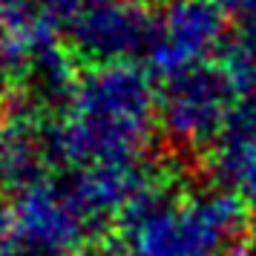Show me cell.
<instances>
[{"mask_svg": "<svg viewBox=\"0 0 256 256\" xmlns=\"http://www.w3.org/2000/svg\"><path fill=\"white\" fill-rule=\"evenodd\" d=\"M254 92L256 64L242 46L224 49L219 58L164 78L158 86L162 136L178 150H208Z\"/></svg>", "mask_w": 256, "mask_h": 256, "instance_id": "3", "label": "cell"}, {"mask_svg": "<svg viewBox=\"0 0 256 256\" xmlns=\"http://www.w3.org/2000/svg\"><path fill=\"white\" fill-rule=\"evenodd\" d=\"M104 222L64 167H49L14 193L0 244L14 256H86Z\"/></svg>", "mask_w": 256, "mask_h": 256, "instance_id": "4", "label": "cell"}, {"mask_svg": "<svg viewBox=\"0 0 256 256\" xmlns=\"http://www.w3.org/2000/svg\"><path fill=\"white\" fill-rule=\"evenodd\" d=\"M3 6H9L14 12L32 14V18H40V20H49V24L60 26L64 32V24L84 0H0Z\"/></svg>", "mask_w": 256, "mask_h": 256, "instance_id": "9", "label": "cell"}, {"mask_svg": "<svg viewBox=\"0 0 256 256\" xmlns=\"http://www.w3.org/2000/svg\"><path fill=\"white\" fill-rule=\"evenodd\" d=\"M236 3V29H239V46L256 64V0H233Z\"/></svg>", "mask_w": 256, "mask_h": 256, "instance_id": "10", "label": "cell"}, {"mask_svg": "<svg viewBox=\"0 0 256 256\" xmlns=\"http://www.w3.org/2000/svg\"><path fill=\"white\" fill-rule=\"evenodd\" d=\"M244 210L224 190L152 178L116 216L112 256H224Z\"/></svg>", "mask_w": 256, "mask_h": 256, "instance_id": "2", "label": "cell"}, {"mask_svg": "<svg viewBox=\"0 0 256 256\" xmlns=\"http://www.w3.org/2000/svg\"><path fill=\"white\" fill-rule=\"evenodd\" d=\"M208 164L216 187L242 204L244 213H256V92L208 147Z\"/></svg>", "mask_w": 256, "mask_h": 256, "instance_id": "7", "label": "cell"}, {"mask_svg": "<svg viewBox=\"0 0 256 256\" xmlns=\"http://www.w3.org/2000/svg\"><path fill=\"white\" fill-rule=\"evenodd\" d=\"M228 49V18L219 0H167L152 14L147 60L162 78L193 70Z\"/></svg>", "mask_w": 256, "mask_h": 256, "instance_id": "5", "label": "cell"}, {"mask_svg": "<svg viewBox=\"0 0 256 256\" xmlns=\"http://www.w3.org/2000/svg\"><path fill=\"white\" fill-rule=\"evenodd\" d=\"M0 256H14V254L9 250V248H3V244H0Z\"/></svg>", "mask_w": 256, "mask_h": 256, "instance_id": "12", "label": "cell"}, {"mask_svg": "<svg viewBox=\"0 0 256 256\" xmlns=\"http://www.w3.org/2000/svg\"><path fill=\"white\" fill-rule=\"evenodd\" d=\"M224 256H256V236H239L233 239L230 248L224 250Z\"/></svg>", "mask_w": 256, "mask_h": 256, "instance_id": "11", "label": "cell"}, {"mask_svg": "<svg viewBox=\"0 0 256 256\" xmlns=\"http://www.w3.org/2000/svg\"><path fill=\"white\" fill-rule=\"evenodd\" d=\"M49 132L29 112L0 110V187L18 193L20 187L49 170Z\"/></svg>", "mask_w": 256, "mask_h": 256, "instance_id": "8", "label": "cell"}, {"mask_svg": "<svg viewBox=\"0 0 256 256\" xmlns=\"http://www.w3.org/2000/svg\"><path fill=\"white\" fill-rule=\"evenodd\" d=\"M150 29L144 0H84L66 18L64 38L90 64H130L147 52Z\"/></svg>", "mask_w": 256, "mask_h": 256, "instance_id": "6", "label": "cell"}, {"mask_svg": "<svg viewBox=\"0 0 256 256\" xmlns=\"http://www.w3.org/2000/svg\"><path fill=\"white\" fill-rule=\"evenodd\" d=\"M46 132L52 158L112 219L156 178L158 86L136 60L90 64L60 86Z\"/></svg>", "mask_w": 256, "mask_h": 256, "instance_id": "1", "label": "cell"}]
</instances>
